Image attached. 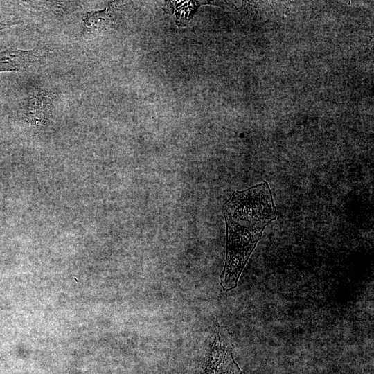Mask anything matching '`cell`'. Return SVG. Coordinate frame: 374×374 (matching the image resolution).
I'll return each instance as SVG.
<instances>
[{"label": "cell", "instance_id": "cell-1", "mask_svg": "<svg viewBox=\"0 0 374 374\" xmlns=\"http://www.w3.org/2000/svg\"><path fill=\"white\" fill-rule=\"evenodd\" d=\"M226 223V258L220 284L223 291L235 289L266 226L277 211L269 184L263 181L233 192L223 204Z\"/></svg>", "mask_w": 374, "mask_h": 374}, {"label": "cell", "instance_id": "cell-2", "mask_svg": "<svg viewBox=\"0 0 374 374\" xmlns=\"http://www.w3.org/2000/svg\"><path fill=\"white\" fill-rule=\"evenodd\" d=\"M232 350L231 333L225 327L217 324L205 366L199 374H242L233 357Z\"/></svg>", "mask_w": 374, "mask_h": 374}, {"label": "cell", "instance_id": "cell-3", "mask_svg": "<svg viewBox=\"0 0 374 374\" xmlns=\"http://www.w3.org/2000/svg\"><path fill=\"white\" fill-rule=\"evenodd\" d=\"M53 96L47 93L31 96L26 105V116L33 125H40L48 120L53 107Z\"/></svg>", "mask_w": 374, "mask_h": 374}, {"label": "cell", "instance_id": "cell-4", "mask_svg": "<svg viewBox=\"0 0 374 374\" xmlns=\"http://www.w3.org/2000/svg\"><path fill=\"white\" fill-rule=\"evenodd\" d=\"M38 58L36 51L9 48L0 52V72L25 69Z\"/></svg>", "mask_w": 374, "mask_h": 374}, {"label": "cell", "instance_id": "cell-5", "mask_svg": "<svg viewBox=\"0 0 374 374\" xmlns=\"http://www.w3.org/2000/svg\"><path fill=\"white\" fill-rule=\"evenodd\" d=\"M107 21V9L87 13L83 18V37L91 39L98 34L105 27Z\"/></svg>", "mask_w": 374, "mask_h": 374}, {"label": "cell", "instance_id": "cell-6", "mask_svg": "<svg viewBox=\"0 0 374 374\" xmlns=\"http://www.w3.org/2000/svg\"><path fill=\"white\" fill-rule=\"evenodd\" d=\"M15 24H16V23L12 21H0V30L6 29Z\"/></svg>", "mask_w": 374, "mask_h": 374}]
</instances>
